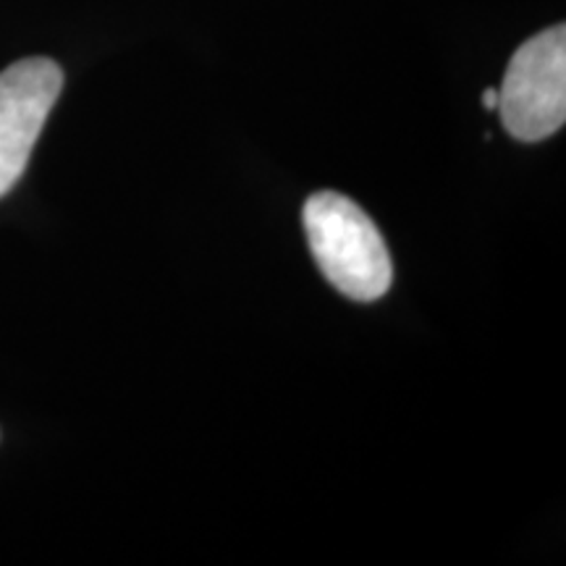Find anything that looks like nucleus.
Returning <instances> with one entry per match:
<instances>
[{"instance_id": "obj_1", "label": "nucleus", "mask_w": 566, "mask_h": 566, "mask_svg": "<svg viewBox=\"0 0 566 566\" xmlns=\"http://www.w3.org/2000/svg\"><path fill=\"white\" fill-rule=\"evenodd\" d=\"M304 231L317 268L354 302L380 300L394 281L391 254L373 218L338 192L304 202Z\"/></svg>"}, {"instance_id": "obj_2", "label": "nucleus", "mask_w": 566, "mask_h": 566, "mask_svg": "<svg viewBox=\"0 0 566 566\" xmlns=\"http://www.w3.org/2000/svg\"><path fill=\"white\" fill-rule=\"evenodd\" d=\"M501 122L520 142L554 137L566 122V30L564 24L530 38L509 61L499 90Z\"/></svg>"}, {"instance_id": "obj_3", "label": "nucleus", "mask_w": 566, "mask_h": 566, "mask_svg": "<svg viewBox=\"0 0 566 566\" xmlns=\"http://www.w3.org/2000/svg\"><path fill=\"white\" fill-rule=\"evenodd\" d=\"M61 90L63 71L51 59H24L0 71V197L24 176Z\"/></svg>"}, {"instance_id": "obj_4", "label": "nucleus", "mask_w": 566, "mask_h": 566, "mask_svg": "<svg viewBox=\"0 0 566 566\" xmlns=\"http://www.w3.org/2000/svg\"><path fill=\"white\" fill-rule=\"evenodd\" d=\"M483 105L485 108H495V105H499V90H485L483 92Z\"/></svg>"}]
</instances>
